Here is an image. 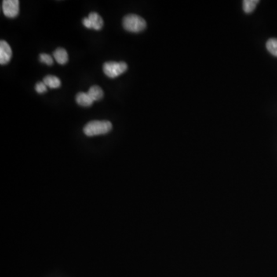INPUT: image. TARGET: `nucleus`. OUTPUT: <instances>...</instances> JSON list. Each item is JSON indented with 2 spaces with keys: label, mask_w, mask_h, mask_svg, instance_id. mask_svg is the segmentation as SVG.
<instances>
[{
  "label": "nucleus",
  "mask_w": 277,
  "mask_h": 277,
  "mask_svg": "<svg viewBox=\"0 0 277 277\" xmlns=\"http://www.w3.org/2000/svg\"><path fill=\"white\" fill-rule=\"evenodd\" d=\"M88 19L92 25V29L95 30H100L103 28V20L100 15L96 12H92L89 13Z\"/></svg>",
  "instance_id": "nucleus-6"
},
{
  "label": "nucleus",
  "mask_w": 277,
  "mask_h": 277,
  "mask_svg": "<svg viewBox=\"0 0 277 277\" xmlns=\"http://www.w3.org/2000/svg\"><path fill=\"white\" fill-rule=\"evenodd\" d=\"M2 11L6 17H16L19 12V1L18 0H4L2 2Z\"/></svg>",
  "instance_id": "nucleus-4"
},
{
  "label": "nucleus",
  "mask_w": 277,
  "mask_h": 277,
  "mask_svg": "<svg viewBox=\"0 0 277 277\" xmlns=\"http://www.w3.org/2000/svg\"><path fill=\"white\" fill-rule=\"evenodd\" d=\"M260 1L258 0H245L243 1V10L246 13H251L256 9Z\"/></svg>",
  "instance_id": "nucleus-11"
},
{
  "label": "nucleus",
  "mask_w": 277,
  "mask_h": 277,
  "mask_svg": "<svg viewBox=\"0 0 277 277\" xmlns=\"http://www.w3.org/2000/svg\"><path fill=\"white\" fill-rule=\"evenodd\" d=\"M267 49L271 54L277 57V39H270L267 42Z\"/></svg>",
  "instance_id": "nucleus-12"
},
{
  "label": "nucleus",
  "mask_w": 277,
  "mask_h": 277,
  "mask_svg": "<svg viewBox=\"0 0 277 277\" xmlns=\"http://www.w3.org/2000/svg\"><path fill=\"white\" fill-rule=\"evenodd\" d=\"M122 25L126 31L130 33H140L147 27V23L141 16L135 14H129L125 16L122 20Z\"/></svg>",
  "instance_id": "nucleus-2"
},
{
  "label": "nucleus",
  "mask_w": 277,
  "mask_h": 277,
  "mask_svg": "<svg viewBox=\"0 0 277 277\" xmlns=\"http://www.w3.org/2000/svg\"><path fill=\"white\" fill-rule=\"evenodd\" d=\"M113 129V125L110 121L93 120L85 125L84 133L87 136H99L110 133Z\"/></svg>",
  "instance_id": "nucleus-1"
},
{
  "label": "nucleus",
  "mask_w": 277,
  "mask_h": 277,
  "mask_svg": "<svg viewBox=\"0 0 277 277\" xmlns=\"http://www.w3.org/2000/svg\"><path fill=\"white\" fill-rule=\"evenodd\" d=\"M76 100L79 106L83 107H91L94 102L91 99L87 92H79L76 97Z\"/></svg>",
  "instance_id": "nucleus-7"
},
{
  "label": "nucleus",
  "mask_w": 277,
  "mask_h": 277,
  "mask_svg": "<svg viewBox=\"0 0 277 277\" xmlns=\"http://www.w3.org/2000/svg\"><path fill=\"white\" fill-rule=\"evenodd\" d=\"M35 89L38 93H40L41 94V93H44V92L47 91V86L45 85L43 82H37Z\"/></svg>",
  "instance_id": "nucleus-14"
},
{
  "label": "nucleus",
  "mask_w": 277,
  "mask_h": 277,
  "mask_svg": "<svg viewBox=\"0 0 277 277\" xmlns=\"http://www.w3.org/2000/svg\"><path fill=\"white\" fill-rule=\"evenodd\" d=\"M53 57L59 64L65 65L68 62L69 56L67 50L63 48H58L53 52Z\"/></svg>",
  "instance_id": "nucleus-8"
},
{
  "label": "nucleus",
  "mask_w": 277,
  "mask_h": 277,
  "mask_svg": "<svg viewBox=\"0 0 277 277\" xmlns=\"http://www.w3.org/2000/svg\"><path fill=\"white\" fill-rule=\"evenodd\" d=\"M128 66L124 62H107L103 65L105 75L110 78H117L127 70Z\"/></svg>",
  "instance_id": "nucleus-3"
},
{
  "label": "nucleus",
  "mask_w": 277,
  "mask_h": 277,
  "mask_svg": "<svg viewBox=\"0 0 277 277\" xmlns=\"http://www.w3.org/2000/svg\"><path fill=\"white\" fill-rule=\"evenodd\" d=\"M93 101H99L103 97V91L100 86L98 85H92L87 92Z\"/></svg>",
  "instance_id": "nucleus-9"
},
{
  "label": "nucleus",
  "mask_w": 277,
  "mask_h": 277,
  "mask_svg": "<svg viewBox=\"0 0 277 277\" xmlns=\"http://www.w3.org/2000/svg\"><path fill=\"white\" fill-rule=\"evenodd\" d=\"M40 61L41 63H45L48 66H52L53 64V59L50 55L46 54V53H42L40 56Z\"/></svg>",
  "instance_id": "nucleus-13"
},
{
  "label": "nucleus",
  "mask_w": 277,
  "mask_h": 277,
  "mask_svg": "<svg viewBox=\"0 0 277 277\" xmlns=\"http://www.w3.org/2000/svg\"><path fill=\"white\" fill-rule=\"evenodd\" d=\"M82 24L84 25L85 28L87 29H92V25H91L90 21H89V19L87 18H85V19L82 20Z\"/></svg>",
  "instance_id": "nucleus-15"
},
{
  "label": "nucleus",
  "mask_w": 277,
  "mask_h": 277,
  "mask_svg": "<svg viewBox=\"0 0 277 277\" xmlns=\"http://www.w3.org/2000/svg\"><path fill=\"white\" fill-rule=\"evenodd\" d=\"M12 58V49L6 41L0 42V64H7Z\"/></svg>",
  "instance_id": "nucleus-5"
},
{
  "label": "nucleus",
  "mask_w": 277,
  "mask_h": 277,
  "mask_svg": "<svg viewBox=\"0 0 277 277\" xmlns=\"http://www.w3.org/2000/svg\"><path fill=\"white\" fill-rule=\"evenodd\" d=\"M43 82L51 89H58L61 85V81L55 76H47L43 79Z\"/></svg>",
  "instance_id": "nucleus-10"
}]
</instances>
